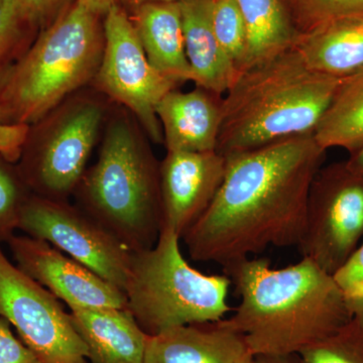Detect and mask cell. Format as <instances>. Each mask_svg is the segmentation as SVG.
Instances as JSON below:
<instances>
[{
    "label": "cell",
    "instance_id": "1",
    "mask_svg": "<svg viewBox=\"0 0 363 363\" xmlns=\"http://www.w3.org/2000/svg\"><path fill=\"white\" fill-rule=\"evenodd\" d=\"M326 152L305 135L224 156L218 192L182 238L191 259L224 267L269 247H298Z\"/></svg>",
    "mask_w": 363,
    "mask_h": 363
},
{
    "label": "cell",
    "instance_id": "2",
    "mask_svg": "<svg viewBox=\"0 0 363 363\" xmlns=\"http://www.w3.org/2000/svg\"><path fill=\"white\" fill-rule=\"evenodd\" d=\"M223 272L240 298L224 324L242 335L253 357L300 354L353 316L334 276L307 257L281 269L250 257Z\"/></svg>",
    "mask_w": 363,
    "mask_h": 363
},
{
    "label": "cell",
    "instance_id": "3",
    "mask_svg": "<svg viewBox=\"0 0 363 363\" xmlns=\"http://www.w3.org/2000/svg\"><path fill=\"white\" fill-rule=\"evenodd\" d=\"M342 80L312 71L293 48L240 72L222 98L217 152L313 135Z\"/></svg>",
    "mask_w": 363,
    "mask_h": 363
},
{
    "label": "cell",
    "instance_id": "4",
    "mask_svg": "<svg viewBox=\"0 0 363 363\" xmlns=\"http://www.w3.org/2000/svg\"><path fill=\"white\" fill-rule=\"evenodd\" d=\"M76 206L130 252L156 245L161 233L160 164L126 114L107 123L96 164L86 169Z\"/></svg>",
    "mask_w": 363,
    "mask_h": 363
},
{
    "label": "cell",
    "instance_id": "5",
    "mask_svg": "<svg viewBox=\"0 0 363 363\" xmlns=\"http://www.w3.org/2000/svg\"><path fill=\"white\" fill-rule=\"evenodd\" d=\"M104 21L76 1L40 30L7 71L0 94L4 123L32 126L94 80L104 52Z\"/></svg>",
    "mask_w": 363,
    "mask_h": 363
},
{
    "label": "cell",
    "instance_id": "6",
    "mask_svg": "<svg viewBox=\"0 0 363 363\" xmlns=\"http://www.w3.org/2000/svg\"><path fill=\"white\" fill-rule=\"evenodd\" d=\"M180 236L162 229L156 245L131 252L123 293L128 311L147 335L183 326L223 320L231 281L225 274H207L191 267Z\"/></svg>",
    "mask_w": 363,
    "mask_h": 363
},
{
    "label": "cell",
    "instance_id": "7",
    "mask_svg": "<svg viewBox=\"0 0 363 363\" xmlns=\"http://www.w3.org/2000/svg\"><path fill=\"white\" fill-rule=\"evenodd\" d=\"M106 116L96 97H69L28 130L16 162L33 195L68 201L84 175Z\"/></svg>",
    "mask_w": 363,
    "mask_h": 363
},
{
    "label": "cell",
    "instance_id": "8",
    "mask_svg": "<svg viewBox=\"0 0 363 363\" xmlns=\"http://www.w3.org/2000/svg\"><path fill=\"white\" fill-rule=\"evenodd\" d=\"M363 240V176L347 162L322 167L310 189L298 248L328 274L345 266Z\"/></svg>",
    "mask_w": 363,
    "mask_h": 363
},
{
    "label": "cell",
    "instance_id": "9",
    "mask_svg": "<svg viewBox=\"0 0 363 363\" xmlns=\"http://www.w3.org/2000/svg\"><path fill=\"white\" fill-rule=\"evenodd\" d=\"M104 52L94 78L97 90L126 107L152 142L164 145L156 108L180 83L150 63L128 11L114 4L104 16Z\"/></svg>",
    "mask_w": 363,
    "mask_h": 363
},
{
    "label": "cell",
    "instance_id": "10",
    "mask_svg": "<svg viewBox=\"0 0 363 363\" xmlns=\"http://www.w3.org/2000/svg\"><path fill=\"white\" fill-rule=\"evenodd\" d=\"M0 316L44 363H87V346L59 298L13 264L0 247Z\"/></svg>",
    "mask_w": 363,
    "mask_h": 363
},
{
    "label": "cell",
    "instance_id": "11",
    "mask_svg": "<svg viewBox=\"0 0 363 363\" xmlns=\"http://www.w3.org/2000/svg\"><path fill=\"white\" fill-rule=\"evenodd\" d=\"M18 230L47 241L123 292L133 252L76 205L32 194Z\"/></svg>",
    "mask_w": 363,
    "mask_h": 363
},
{
    "label": "cell",
    "instance_id": "12",
    "mask_svg": "<svg viewBox=\"0 0 363 363\" xmlns=\"http://www.w3.org/2000/svg\"><path fill=\"white\" fill-rule=\"evenodd\" d=\"M7 245L16 266L69 308L126 310L121 289L47 241L14 234Z\"/></svg>",
    "mask_w": 363,
    "mask_h": 363
},
{
    "label": "cell",
    "instance_id": "13",
    "mask_svg": "<svg viewBox=\"0 0 363 363\" xmlns=\"http://www.w3.org/2000/svg\"><path fill=\"white\" fill-rule=\"evenodd\" d=\"M226 159L213 152H167L160 164L162 229L183 238L218 192Z\"/></svg>",
    "mask_w": 363,
    "mask_h": 363
},
{
    "label": "cell",
    "instance_id": "14",
    "mask_svg": "<svg viewBox=\"0 0 363 363\" xmlns=\"http://www.w3.org/2000/svg\"><path fill=\"white\" fill-rule=\"evenodd\" d=\"M222 98L202 87L172 90L156 112L167 152H213L222 123Z\"/></svg>",
    "mask_w": 363,
    "mask_h": 363
},
{
    "label": "cell",
    "instance_id": "15",
    "mask_svg": "<svg viewBox=\"0 0 363 363\" xmlns=\"http://www.w3.org/2000/svg\"><path fill=\"white\" fill-rule=\"evenodd\" d=\"M247 353L242 335L220 320L147 335L143 363H236Z\"/></svg>",
    "mask_w": 363,
    "mask_h": 363
},
{
    "label": "cell",
    "instance_id": "16",
    "mask_svg": "<svg viewBox=\"0 0 363 363\" xmlns=\"http://www.w3.org/2000/svg\"><path fill=\"white\" fill-rule=\"evenodd\" d=\"M150 63L178 83L194 82L186 56L180 2H152L131 9L130 16Z\"/></svg>",
    "mask_w": 363,
    "mask_h": 363
},
{
    "label": "cell",
    "instance_id": "17",
    "mask_svg": "<svg viewBox=\"0 0 363 363\" xmlns=\"http://www.w3.org/2000/svg\"><path fill=\"white\" fill-rule=\"evenodd\" d=\"M186 56L194 83L223 96L233 84L238 70L223 51L213 28V0L180 2Z\"/></svg>",
    "mask_w": 363,
    "mask_h": 363
},
{
    "label": "cell",
    "instance_id": "18",
    "mask_svg": "<svg viewBox=\"0 0 363 363\" xmlns=\"http://www.w3.org/2000/svg\"><path fill=\"white\" fill-rule=\"evenodd\" d=\"M87 363H143L147 334L126 310L69 308Z\"/></svg>",
    "mask_w": 363,
    "mask_h": 363
},
{
    "label": "cell",
    "instance_id": "19",
    "mask_svg": "<svg viewBox=\"0 0 363 363\" xmlns=\"http://www.w3.org/2000/svg\"><path fill=\"white\" fill-rule=\"evenodd\" d=\"M293 49L312 71L336 79L363 72V16L339 18L298 35Z\"/></svg>",
    "mask_w": 363,
    "mask_h": 363
},
{
    "label": "cell",
    "instance_id": "20",
    "mask_svg": "<svg viewBox=\"0 0 363 363\" xmlns=\"http://www.w3.org/2000/svg\"><path fill=\"white\" fill-rule=\"evenodd\" d=\"M238 2L247 32V55L240 72L274 58L293 47L298 33L284 0Z\"/></svg>",
    "mask_w": 363,
    "mask_h": 363
},
{
    "label": "cell",
    "instance_id": "21",
    "mask_svg": "<svg viewBox=\"0 0 363 363\" xmlns=\"http://www.w3.org/2000/svg\"><path fill=\"white\" fill-rule=\"evenodd\" d=\"M313 136L325 150L338 147L351 155L362 149L363 72L341 81Z\"/></svg>",
    "mask_w": 363,
    "mask_h": 363
},
{
    "label": "cell",
    "instance_id": "22",
    "mask_svg": "<svg viewBox=\"0 0 363 363\" xmlns=\"http://www.w3.org/2000/svg\"><path fill=\"white\" fill-rule=\"evenodd\" d=\"M301 363H363V321L354 316L324 340L305 348Z\"/></svg>",
    "mask_w": 363,
    "mask_h": 363
},
{
    "label": "cell",
    "instance_id": "23",
    "mask_svg": "<svg viewBox=\"0 0 363 363\" xmlns=\"http://www.w3.org/2000/svg\"><path fill=\"white\" fill-rule=\"evenodd\" d=\"M298 35L351 16H363V0H284ZM297 35V37H298Z\"/></svg>",
    "mask_w": 363,
    "mask_h": 363
},
{
    "label": "cell",
    "instance_id": "24",
    "mask_svg": "<svg viewBox=\"0 0 363 363\" xmlns=\"http://www.w3.org/2000/svg\"><path fill=\"white\" fill-rule=\"evenodd\" d=\"M30 195L16 164L0 156V243L7 242L18 230Z\"/></svg>",
    "mask_w": 363,
    "mask_h": 363
},
{
    "label": "cell",
    "instance_id": "25",
    "mask_svg": "<svg viewBox=\"0 0 363 363\" xmlns=\"http://www.w3.org/2000/svg\"><path fill=\"white\" fill-rule=\"evenodd\" d=\"M212 21L217 40L238 74L247 55V32L238 0H213Z\"/></svg>",
    "mask_w": 363,
    "mask_h": 363
},
{
    "label": "cell",
    "instance_id": "26",
    "mask_svg": "<svg viewBox=\"0 0 363 363\" xmlns=\"http://www.w3.org/2000/svg\"><path fill=\"white\" fill-rule=\"evenodd\" d=\"M33 33L21 20L13 0H0V70L13 65L28 50Z\"/></svg>",
    "mask_w": 363,
    "mask_h": 363
},
{
    "label": "cell",
    "instance_id": "27",
    "mask_svg": "<svg viewBox=\"0 0 363 363\" xmlns=\"http://www.w3.org/2000/svg\"><path fill=\"white\" fill-rule=\"evenodd\" d=\"M77 0H13L18 13L33 32L49 28Z\"/></svg>",
    "mask_w": 363,
    "mask_h": 363
},
{
    "label": "cell",
    "instance_id": "28",
    "mask_svg": "<svg viewBox=\"0 0 363 363\" xmlns=\"http://www.w3.org/2000/svg\"><path fill=\"white\" fill-rule=\"evenodd\" d=\"M9 68L0 70V94ZM30 126L23 124L4 123L1 104H0V156L7 161L16 164L21 157V150L28 138Z\"/></svg>",
    "mask_w": 363,
    "mask_h": 363
},
{
    "label": "cell",
    "instance_id": "29",
    "mask_svg": "<svg viewBox=\"0 0 363 363\" xmlns=\"http://www.w3.org/2000/svg\"><path fill=\"white\" fill-rule=\"evenodd\" d=\"M0 363H44L37 353L14 335L11 325L0 316Z\"/></svg>",
    "mask_w": 363,
    "mask_h": 363
},
{
    "label": "cell",
    "instance_id": "30",
    "mask_svg": "<svg viewBox=\"0 0 363 363\" xmlns=\"http://www.w3.org/2000/svg\"><path fill=\"white\" fill-rule=\"evenodd\" d=\"M334 278L344 293L355 284L363 281V240L345 266L334 274Z\"/></svg>",
    "mask_w": 363,
    "mask_h": 363
},
{
    "label": "cell",
    "instance_id": "31",
    "mask_svg": "<svg viewBox=\"0 0 363 363\" xmlns=\"http://www.w3.org/2000/svg\"><path fill=\"white\" fill-rule=\"evenodd\" d=\"M77 2L91 13L104 18L105 14L116 4V0H77Z\"/></svg>",
    "mask_w": 363,
    "mask_h": 363
},
{
    "label": "cell",
    "instance_id": "32",
    "mask_svg": "<svg viewBox=\"0 0 363 363\" xmlns=\"http://www.w3.org/2000/svg\"><path fill=\"white\" fill-rule=\"evenodd\" d=\"M255 363H301L298 355H257Z\"/></svg>",
    "mask_w": 363,
    "mask_h": 363
},
{
    "label": "cell",
    "instance_id": "33",
    "mask_svg": "<svg viewBox=\"0 0 363 363\" xmlns=\"http://www.w3.org/2000/svg\"><path fill=\"white\" fill-rule=\"evenodd\" d=\"M346 162H347L348 166H350L353 171L363 176V147L362 149L351 154L350 159H348Z\"/></svg>",
    "mask_w": 363,
    "mask_h": 363
},
{
    "label": "cell",
    "instance_id": "34",
    "mask_svg": "<svg viewBox=\"0 0 363 363\" xmlns=\"http://www.w3.org/2000/svg\"><path fill=\"white\" fill-rule=\"evenodd\" d=\"M183 0H116V4L125 9V7H130L133 9L138 6H142L145 4H152V2H164V4H173V2H181Z\"/></svg>",
    "mask_w": 363,
    "mask_h": 363
},
{
    "label": "cell",
    "instance_id": "35",
    "mask_svg": "<svg viewBox=\"0 0 363 363\" xmlns=\"http://www.w3.org/2000/svg\"><path fill=\"white\" fill-rule=\"evenodd\" d=\"M344 294L350 302H363V281L355 284Z\"/></svg>",
    "mask_w": 363,
    "mask_h": 363
},
{
    "label": "cell",
    "instance_id": "36",
    "mask_svg": "<svg viewBox=\"0 0 363 363\" xmlns=\"http://www.w3.org/2000/svg\"><path fill=\"white\" fill-rule=\"evenodd\" d=\"M236 363H255V357L250 353H247L241 359Z\"/></svg>",
    "mask_w": 363,
    "mask_h": 363
}]
</instances>
